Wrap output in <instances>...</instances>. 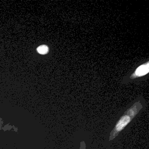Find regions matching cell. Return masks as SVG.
Wrapping results in <instances>:
<instances>
[{"label": "cell", "mask_w": 149, "mask_h": 149, "mask_svg": "<svg viewBox=\"0 0 149 149\" xmlns=\"http://www.w3.org/2000/svg\"><path fill=\"white\" fill-rule=\"evenodd\" d=\"M143 105L140 101L134 103L125 113L120 116L115 124L113 129L110 133L109 141H111L118 136L119 133L123 130L125 127L132 120L137 114L142 109Z\"/></svg>", "instance_id": "obj_1"}, {"label": "cell", "mask_w": 149, "mask_h": 149, "mask_svg": "<svg viewBox=\"0 0 149 149\" xmlns=\"http://www.w3.org/2000/svg\"><path fill=\"white\" fill-rule=\"evenodd\" d=\"M149 72V61L139 66L135 71L130 75V79H134L147 74Z\"/></svg>", "instance_id": "obj_2"}, {"label": "cell", "mask_w": 149, "mask_h": 149, "mask_svg": "<svg viewBox=\"0 0 149 149\" xmlns=\"http://www.w3.org/2000/svg\"><path fill=\"white\" fill-rule=\"evenodd\" d=\"M37 51L38 53L42 54V55H45L48 53L49 52V48L47 45H40L39 47H37Z\"/></svg>", "instance_id": "obj_3"}]
</instances>
